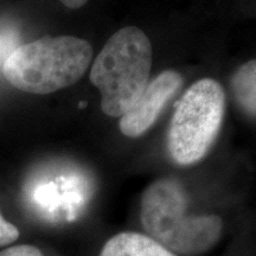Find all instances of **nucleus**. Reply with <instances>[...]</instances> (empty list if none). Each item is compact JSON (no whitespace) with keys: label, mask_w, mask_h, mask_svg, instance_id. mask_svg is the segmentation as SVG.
<instances>
[{"label":"nucleus","mask_w":256,"mask_h":256,"mask_svg":"<svg viewBox=\"0 0 256 256\" xmlns=\"http://www.w3.org/2000/svg\"><path fill=\"white\" fill-rule=\"evenodd\" d=\"M140 220L146 235L176 255L204 254L223 235L220 216L188 212L186 192L171 178L159 179L146 188L140 203Z\"/></svg>","instance_id":"obj_1"},{"label":"nucleus","mask_w":256,"mask_h":256,"mask_svg":"<svg viewBox=\"0 0 256 256\" xmlns=\"http://www.w3.org/2000/svg\"><path fill=\"white\" fill-rule=\"evenodd\" d=\"M92 58L89 42L72 36L44 37L23 44L2 64L14 87L46 95L66 88L87 72Z\"/></svg>","instance_id":"obj_2"},{"label":"nucleus","mask_w":256,"mask_h":256,"mask_svg":"<svg viewBox=\"0 0 256 256\" xmlns=\"http://www.w3.org/2000/svg\"><path fill=\"white\" fill-rule=\"evenodd\" d=\"M152 46L136 26L121 28L96 57L90 81L101 92V108L110 116H122L148 84Z\"/></svg>","instance_id":"obj_3"},{"label":"nucleus","mask_w":256,"mask_h":256,"mask_svg":"<svg viewBox=\"0 0 256 256\" xmlns=\"http://www.w3.org/2000/svg\"><path fill=\"white\" fill-rule=\"evenodd\" d=\"M226 94L212 78L192 84L172 116L168 150L178 165L196 164L206 156L222 126Z\"/></svg>","instance_id":"obj_4"},{"label":"nucleus","mask_w":256,"mask_h":256,"mask_svg":"<svg viewBox=\"0 0 256 256\" xmlns=\"http://www.w3.org/2000/svg\"><path fill=\"white\" fill-rule=\"evenodd\" d=\"M183 78L174 70H166L146 86L136 104L121 116L120 130L128 138L140 136L154 124L168 101L180 88Z\"/></svg>","instance_id":"obj_5"},{"label":"nucleus","mask_w":256,"mask_h":256,"mask_svg":"<svg viewBox=\"0 0 256 256\" xmlns=\"http://www.w3.org/2000/svg\"><path fill=\"white\" fill-rule=\"evenodd\" d=\"M98 256H178L148 235L124 232L112 236Z\"/></svg>","instance_id":"obj_6"},{"label":"nucleus","mask_w":256,"mask_h":256,"mask_svg":"<svg viewBox=\"0 0 256 256\" xmlns=\"http://www.w3.org/2000/svg\"><path fill=\"white\" fill-rule=\"evenodd\" d=\"M230 86L240 110L256 119V60L242 64L232 75Z\"/></svg>","instance_id":"obj_7"},{"label":"nucleus","mask_w":256,"mask_h":256,"mask_svg":"<svg viewBox=\"0 0 256 256\" xmlns=\"http://www.w3.org/2000/svg\"><path fill=\"white\" fill-rule=\"evenodd\" d=\"M19 46H20L18 44V36L16 32L11 30L0 32V63L4 64Z\"/></svg>","instance_id":"obj_8"},{"label":"nucleus","mask_w":256,"mask_h":256,"mask_svg":"<svg viewBox=\"0 0 256 256\" xmlns=\"http://www.w3.org/2000/svg\"><path fill=\"white\" fill-rule=\"evenodd\" d=\"M19 238V230L14 224L10 223L0 212V246H8L16 242Z\"/></svg>","instance_id":"obj_9"},{"label":"nucleus","mask_w":256,"mask_h":256,"mask_svg":"<svg viewBox=\"0 0 256 256\" xmlns=\"http://www.w3.org/2000/svg\"><path fill=\"white\" fill-rule=\"evenodd\" d=\"M0 256H44L40 249L31 244L12 246L0 252Z\"/></svg>","instance_id":"obj_10"},{"label":"nucleus","mask_w":256,"mask_h":256,"mask_svg":"<svg viewBox=\"0 0 256 256\" xmlns=\"http://www.w3.org/2000/svg\"><path fill=\"white\" fill-rule=\"evenodd\" d=\"M64 6L69 8H80L88 2V0H60Z\"/></svg>","instance_id":"obj_11"}]
</instances>
